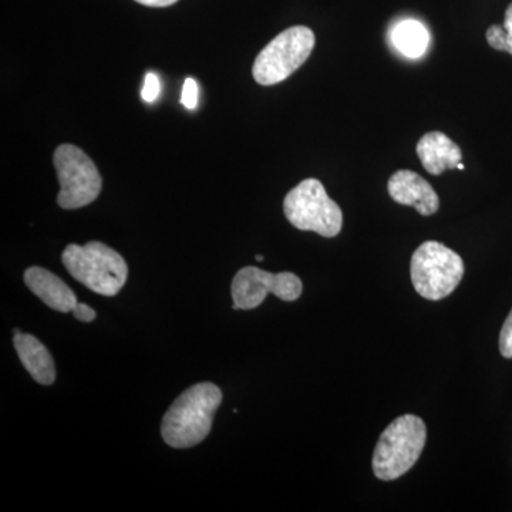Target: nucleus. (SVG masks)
<instances>
[{"instance_id": "nucleus-13", "label": "nucleus", "mask_w": 512, "mask_h": 512, "mask_svg": "<svg viewBox=\"0 0 512 512\" xmlns=\"http://www.w3.org/2000/svg\"><path fill=\"white\" fill-rule=\"evenodd\" d=\"M392 40L400 53L417 59L426 52L430 36L421 23L416 20H404L392 30Z\"/></svg>"}, {"instance_id": "nucleus-16", "label": "nucleus", "mask_w": 512, "mask_h": 512, "mask_svg": "<svg viewBox=\"0 0 512 512\" xmlns=\"http://www.w3.org/2000/svg\"><path fill=\"white\" fill-rule=\"evenodd\" d=\"M500 352L505 359H512V309L500 333Z\"/></svg>"}, {"instance_id": "nucleus-9", "label": "nucleus", "mask_w": 512, "mask_h": 512, "mask_svg": "<svg viewBox=\"0 0 512 512\" xmlns=\"http://www.w3.org/2000/svg\"><path fill=\"white\" fill-rule=\"evenodd\" d=\"M387 190L394 202L413 207L424 217H429L439 211V195L421 175L414 171H396L390 177Z\"/></svg>"}, {"instance_id": "nucleus-1", "label": "nucleus", "mask_w": 512, "mask_h": 512, "mask_svg": "<svg viewBox=\"0 0 512 512\" xmlns=\"http://www.w3.org/2000/svg\"><path fill=\"white\" fill-rule=\"evenodd\" d=\"M222 403L217 384L198 383L185 390L165 413L161 434L168 446L190 448L207 439Z\"/></svg>"}, {"instance_id": "nucleus-2", "label": "nucleus", "mask_w": 512, "mask_h": 512, "mask_svg": "<svg viewBox=\"0 0 512 512\" xmlns=\"http://www.w3.org/2000/svg\"><path fill=\"white\" fill-rule=\"evenodd\" d=\"M67 272L90 291L116 296L126 285L128 266L113 248L93 241L86 245H69L62 255Z\"/></svg>"}, {"instance_id": "nucleus-12", "label": "nucleus", "mask_w": 512, "mask_h": 512, "mask_svg": "<svg viewBox=\"0 0 512 512\" xmlns=\"http://www.w3.org/2000/svg\"><path fill=\"white\" fill-rule=\"evenodd\" d=\"M13 343H15L20 362L37 383L43 386L55 383V360L43 343H40L35 336L22 333L20 330H15Z\"/></svg>"}, {"instance_id": "nucleus-18", "label": "nucleus", "mask_w": 512, "mask_h": 512, "mask_svg": "<svg viewBox=\"0 0 512 512\" xmlns=\"http://www.w3.org/2000/svg\"><path fill=\"white\" fill-rule=\"evenodd\" d=\"M74 318L80 320V322H93L96 319L97 313L94 309L90 308L86 303H77L72 311Z\"/></svg>"}, {"instance_id": "nucleus-6", "label": "nucleus", "mask_w": 512, "mask_h": 512, "mask_svg": "<svg viewBox=\"0 0 512 512\" xmlns=\"http://www.w3.org/2000/svg\"><path fill=\"white\" fill-rule=\"evenodd\" d=\"M316 37L306 26H293L279 33L256 56L252 74L261 86H274L292 76L315 49Z\"/></svg>"}, {"instance_id": "nucleus-15", "label": "nucleus", "mask_w": 512, "mask_h": 512, "mask_svg": "<svg viewBox=\"0 0 512 512\" xmlns=\"http://www.w3.org/2000/svg\"><path fill=\"white\" fill-rule=\"evenodd\" d=\"M161 84L157 74L147 73L146 80H144L143 92H141V99L146 103H154L160 96Z\"/></svg>"}, {"instance_id": "nucleus-20", "label": "nucleus", "mask_w": 512, "mask_h": 512, "mask_svg": "<svg viewBox=\"0 0 512 512\" xmlns=\"http://www.w3.org/2000/svg\"><path fill=\"white\" fill-rule=\"evenodd\" d=\"M256 261L262 262L264 258H262V255H256Z\"/></svg>"}, {"instance_id": "nucleus-5", "label": "nucleus", "mask_w": 512, "mask_h": 512, "mask_svg": "<svg viewBox=\"0 0 512 512\" xmlns=\"http://www.w3.org/2000/svg\"><path fill=\"white\" fill-rule=\"evenodd\" d=\"M284 212L293 227L301 231L316 232L325 238L336 237L342 231V210L330 200L325 187L316 178L303 180L288 192Z\"/></svg>"}, {"instance_id": "nucleus-14", "label": "nucleus", "mask_w": 512, "mask_h": 512, "mask_svg": "<svg viewBox=\"0 0 512 512\" xmlns=\"http://www.w3.org/2000/svg\"><path fill=\"white\" fill-rule=\"evenodd\" d=\"M487 42L498 52L512 56V3L505 10L504 25H493L487 30Z\"/></svg>"}, {"instance_id": "nucleus-10", "label": "nucleus", "mask_w": 512, "mask_h": 512, "mask_svg": "<svg viewBox=\"0 0 512 512\" xmlns=\"http://www.w3.org/2000/svg\"><path fill=\"white\" fill-rule=\"evenodd\" d=\"M25 284L53 311L69 313L79 303L72 289L64 284L59 276L40 266L26 269Z\"/></svg>"}, {"instance_id": "nucleus-8", "label": "nucleus", "mask_w": 512, "mask_h": 512, "mask_svg": "<svg viewBox=\"0 0 512 512\" xmlns=\"http://www.w3.org/2000/svg\"><path fill=\"white\" fill-rule=\"evenodd\" d=\"M303 285L299 276L292 272H281V274H271V272L262 271L255 266H247L238 271L232 281V299H234V309L258 308L265 301L268 293H274L276 298L285 302H293L302 295Z\"/></svg>"}, {"instance_id": "nucleus-4", "label": "nucleus", "mask_w": 512, "mask_h": 512, "mask_svg": "<svg viewBox=\"0 0 512 512\" xmlns=\"http://www.w3.org/2000/svg\"><path fill=\"white\" fill-rule=\"evenodd\" d=\"M414 289L424 299L440 301L460 285L464 262L453 249L437 241H427L416 249L410 264Z\"/></svg>"}, {"instance_id": "nucleus-21", "label": "nucleus", "mask_w": 512, "mask_h": 512, "mask_svg": "<svg viewBox=\"0 0 512 512\" xmlns=\"http://www.w3.org/2000/svg\"><path fill=\"white\" fill-rule=\"evenodd\" d=\"M457 168H458V170H464V168H466V167H464V164L460 163L457 165Z\"/></svg>"}, {"instance_id": "nucleus-17", "label": "nucleus", "mask_w": 512, "mask_h": 512, "mask_svg": "<svg viewBox=\"0 0 512 512\" xmlns=\"http://www.w3.org/2000/svg\"><path fill=\"white\" fill-rule=\"evenodd\" d=\"M181 103L185 109L194 110L198 104V84L194 79L185 80Z\"/></svg>"}, {"instance_id": "nucleus-3", "label": "nucleus", "mask_w": 512, "mask_h": 512, "mask_svg": "<svg viewBox=\"0 0 512 512\" xmlns=\"http://www.w3.org/2000/svg\"><path fill=\"white\" fill-rule=\"evenodd\" d=\"M426 424L420 417L404 414L383 431L373 454V471L379 480L404 476L419 460L426 446Z\"/></svg>"}, {"instance_id": "nucleus-11", "label": "nucleus", "mask_w": 512, "mask_h": 512, "mask_svg": "<svg viewBox=\"0 0 512 512\" xmlns=\"http://www.w3.org/2000/svg\"><path fill=\"white\" fill-rule=\"evenodd\" d=\"M416 151L424 170L431 175L454 170L463 160L461 148L441 131L424 134L417 143Z\"/></svg>"}, {"instance_id": "nucleus-7", "label": "nucleus", "mask_w": 512, "mask_h": 512, "mask_svg": "<svg viewBox=\"0 0 512 512\" xmlns=\"http://www.w3.org/2000/svg\"><path fill=\"white\" fill-rule=\"evenodd\" d=\"M53 163L60 183L57 202L63 210H77L97 200L103 181L96 164L83 150L63 144L56 148Z\"/></svg>"}, {"instance_id": "nucleus-19", "label": "nucleus", "mask_w": 512, "mask_h": 512, "mask_svg": "<svg viewBox=\"0 0 512 512\" xmlns=\"http://www.w3.org/2000/svg\"><path fill=\"white\" fill-rule=\"evenodd\" d=\"M137 3L150 8H167V6L174 5L178 0H136Z\"/></svg>"}]
</instances>
